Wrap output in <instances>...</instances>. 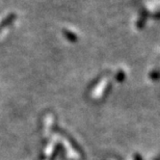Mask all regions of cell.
<instances>
[{
	"label": "cell",
	"mask_w": 160,
	"mask_h": 160,
	"mask_svg": "<svg viewBox=\"0 0 160 160\" xmlns=\"http://www.w3.org/2000/svg\"><path fill=\"white\" fill-rule=\"evenodd\" d=\"M117 78H118L119 81H122V80L124 78V74H123V72H119V74H118V76H117Z\"/></svg>",
	"instance_id": "cell-1"
},
{
	"label": "cell",
	"mask_w": 160,
	"mask_h": 160,
	"mask_svg": "<svg viewBox=\"0 0 160 160\" xmlns=\"http://www.w3.org/2000/svg\"><path fill=\"white\" fill-rule=\"evenodd\" d=\"M135 160H143V159L141 158V156H140V155L136 154V155H135Z\"/></svg>",
	"instance_id": "cell-2"
}]
</instances>
